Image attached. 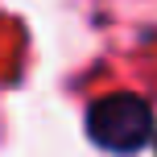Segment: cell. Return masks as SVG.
<instances>
[{"label":"cell","mask_w":157,"mask_h":157,"mask_svg":"<svg viewBox=\"0 0 157 157\" xmlns=\"http://www.w3.org/2000/svg\"><path fill=\"white\" fill-rule=\"evenodd\" d=\"M87 132H91V141L99 149L128 157V153L149 145V136H153V108L141 95H132V91L103 95L87 112Z\"/></svg>","instance_id":"6da1fadb"}]
</instances>
